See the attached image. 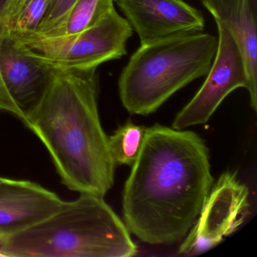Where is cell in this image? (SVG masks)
<instances>
[{
	"label": "cell",
	"instance_id": "cell-2",
	"mask_svg": "<svg viewBox=\"0 0 257 257\" xmlns=\"http://www.w3.org/2000/svg\"><path fill=\"white\" fill-rule=\"evenodd\" d=\"M97 100L96 69H54L43 100L25 124L47 149L64 186L104 197L113 186L116 165Z\"/></svg>",
	"mask_w": 257,
	"mask_h": 257
},
{
	"label": "cell",
	"instance_id": "cell-10",
	"mask_svg": "<svg viewBox=\"0 0 257 257\" xmlns=\"http://www.w3.org/2000/svg\"><path fill=\"white\" fill-rule=\"evenodd\" d=\"M63 201L56 193L29 180L0 182V237L22 232L58 211Z\"/></svg>",
	"mask_w": 257,
	"mask_h": 257
},
{
	"label": "cell",
	"instance_id": "cell-18",
	"mask_svg": "<svg viewBox=\"0 0 257 257\" xmlns=\"http://www.w3.org/2000/svg\"><path fill=\"white\" fill-rule=\"evenodd\" d=\"M4 178H5V177H0V182L3 181V180H4Z\"/></svg>",
	"mask_w": 257,
	"mask_h": 257
},
{
	"label": "cell",
	"instance_id": "cell-12",
	"mask_svg": "<svg viewBox=\"0 0 257 257\" xmlns=\"http://www.w3.org/2000/svg\"><path fill=\"white\" fill-rule=\"evenodd\" d=\"M115 2V0H77L61 23L42 37H68L82 32L97 25L114 10Z\"/></svg>",
	"mask_w": 257,
	"mask_h": 257
},
{
	"label": "cell",
	"instance_id": "cell-5",
	"mask_svg": "<svg viewBox=\"0 0 257 257\" xmlns=\"http://www.w3.org/2000/svg\"><path fill=\"white\" fill-rule=\"evenodd\" d=\"M133 35L127 19L115 9L97 25L68 37L32 35L17 37L42 62L57 70H92L127 55Z\"/></svg>",
	"mask_w": 257,
	"mask_h": 257
},
{
	"label": "cell",
	"instance_id": "cell-6",
	"mask_svg": "<svg viewBox=\"0 0 257 257\" xmlns=\"http://www.w3.org/2000/svg\"><path fill=\"white\" fill-rule=\"evenodd\" d=\"M54 69L32 55L17 37L0 35V111L28 121L43 100Z\"/></svg>",
	"mask_w": 257,
	"mask_h": 257
},
{
	"label": "cell",
	"instance_id": "cell-14",
	"mask_svg": "<svg viewBox=\"0 0 257 257\" xmlns=\"http://www.w3.org/2000/svg\"><path fill=\"white\" fill-rule=\"evenodd\" d=\"M147 127L128 121L108 137V145L115 165H135L142 150Z\"/></svg>",
	"mask_w": 257,
	"mask_h": 257
},
{
	"label": "cell",
	"instance_id": "cell-9",
	"mask_svg": "<svg viewBox=\"0 0 257 257\" xmlns=\"http://www.w3.org/2000/svg\"><path fill=\"white\" fill-rule=\"evenodd\" d=\"M141 45L182 34L201 32V12L183 0H115Z\"/></svg>",
	"mask_w": 257,
	"mask_h": 257
},
{
	"label": "cell",
	"instance_id": "cell-3",
	"mask_svg": "<svg viewBox=\"0 0 257 257\" xmlns=\"http://www.w3.org/2000/svg\"><path fill=\"white\" fill-rule=\"evenodd\" d=\"M103 197L81 194L52 216L5 239L4 257H131L138 247Z\"/></svg>",
	"mask_w": 257,
	"mask_h": 257
},
{
	"label": "cell",
	"instance_id": "cell-1",
	"mask_svg": "<svg viewBox=\"0 0 257 257\" xmlns=\"http://www.w3.org/2000/svg\"><path fill=\"white\" fill-rule=\"evenodd\" d=\"M213 182L208 149L199 135L158 124L147 127L124 185V224L145 243L178 242L195 224Z\"/></svg>",
	"mask_w": 257,
	"mask_h": 257
},
{
	"label": "cell",
	"instance_id": "cell-4",
	"mask_svg": "<svg viewBox=\"0 0 257 257\" xmlns=\"http://www.w3.org/2000/svg\"><path fill=\"white\" fill-rule=\"evenodd\" d=\"M217 48L218 38L201 32L141 45L118 80L123 106L134 115L156 112L177 91L207 76Z\"/></svg>",
	"mask_w": 257,
	"mask_h": 257
},
{
	"label": "cell",
	"instance_id": "cell-13",
	"mask_svg": "<svg viewBox=\"0 0 257 257\" xmlns=\"http://www.w3.org/2000/svg\"><path fill=\"white\" fill-rule=\"evenodd\" d=\"M50 0H14L5 20V33L16 37L34 34Z\"/></svg>",
	"mask_w": 257,
	"mask_h": 257
},
{
	"label": "cell",
	"instance_id": "cell-7",
	"mask_svg": "<svg viewBox=\"0 0 257 257\" xmlns=\"http://www.w3.org/2000/svg\"><path fill=\"white\" fill-rule=\"evenodd\" d=\"M216 23L219 33L217 52L207 79L177 114L173 128L184 130L205 124L230 93L238 88L249 90V76L240 46L228 27Z\"/></svg>",
	"mask_w": 257,
	"mask_h": 257
},
{
	"label": "cell",
	"instance_id": "cell-19",
	"mask_svg": "<svg viewBox=\"0 0 257 257\" xmlns=\"http://www.w3.org/2000/svg\"><path fill=\"white\" fill-rule=\"evenodd\" d=\"M13 1H14V0H13ZM13 2H12V3H13Z\"/></svg>",
	"mask_w": 257,
	"mask_h": 257
},
{
	"label": "cell",
	"instance_id": "cell-15",
	"mask_svg": "<svg viewBox=\"0 0 257 257\" xmlns=\"http://www.w3.org/2000/svg\"><path fill=\"white\" fill-rule=\"evenodd\" d=\"M76 1L77 0H50L38 31L34 34L44 36L55 29Z\"/></svg>",
	"mask_w": 257,
	"mask_h": 257
},
{
	"label": "cell",
	"instance_id": "cell-11",
	"mask_svg": "<svg viewBox=\"0 0 257 257\" xmlns=\"http://www.w3.org/2000/svg\"><path fill=\"white\" fill-rule=\"evenodd\" d=\"M215 22L229 28L244 58L250 106L257 109V0H201Z\"/></svg>",
	"mask_w": 257,
	"mask_h": 257
},
{
	"label": "cell",
	"instance_id": "cell-17",
	"mask_svg": "<svg viewBox=\"0 0 257 257\" xmlns=\"http://www.w3.org/2000/svg\"><path fill=\"white\" fill-rule=\"evenodd\" d=\"M3 242H4V240L0 237V257H4V255H3L2 252H1V247H2Z\"/></svg>",
	"mask_w": 257,
	"mask_h": 257
},
{
	"label": "cell",
	"instance_id": "cell-16",
	"mask_svg": "<svg viewBox=\"0 0 257 257\" xmlns=\"http://www.w3.org/2000/svg\"><path fill=\"white\" fill-rule=\"evenodd\" d=\"M13 0H0V35L5 33V20Z\"/></svg>",
	"mask_w": 257,
	"mask_h": 257
},
{
	"label": "cell",
	"instance_id": "cell-8",
	"mask_svg": "<svg viewBox=\"0 0 257 257\" xmlns=\"http://www.w3.org/2000/svg\"><path fill=\"white\" fill-rule=\"evenodd\" d=\"M249 191L236 173H224L207 195L197 220L186 236L179 253L195 255L209 250L234 233L249 209Z\"/></svg>",
	"mask_w": 257,
	"mask_h": 257
}]
</instances>
